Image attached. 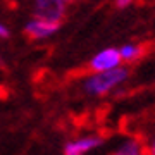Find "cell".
I'll return each mask as SVG.
<instances>
[{
    "mask_svg": "<svg viewBox=\"0 0 155 155\" xmlns=\"http://www.w3.org/2000/svg\"><path fill=\"white\" fill-rule=\"evenodd\" d=\"M129 78V69L127 67H114L110 71L104 72H91L86 79H84V91L93 97H102L114 91L119 88L122 83H126Z\"/></svg>",
    "mask_w": 155,
    "mask_h": 155,
    "instance_id": "obj_1",
    "label": "cell"
},
{
    "mask_svg": "<svg viewBox=\"0 0 155 155\" xmlns=\"http://www.w3.org/2000/svg\"><path fill=\"white\" fill-rule=\"evenodd\" d=\"M35 17L45 21L62 22L66 17V2L64 0H35Z\"/></svg>",
    "mask_w": 155,
    "mask_h": 155,
    "instance_id": "obj_2",
    "label": "cell"
},
{
    "mask_svg": "<svg viewBox=\"0 0 155 155\" xmlns=\"http://www.w3.org/2000/svg\"><path fill=\"white\" fill-rule=\"evenodd\" d=\"M122 64L121 55H119V48L109 47V48L100 50L97 55L91 57V61L88 62V69L91 72H104L110 71L114 67H119Z\"/></svg>",
    "mask_w": 155,
    "mask_h": 155,
    "instance_id": "obj_3",
    "label": "cell"
},
{
    "mask_svg": "<svg viewBox=\"0 0 155 155\" xmlns=\"http://www.w3.org/2000/svg\"><path fill=\"white\" fill-rule=\"evenodd\" d=\"M104 143V140L100 136H84V138H78L74 141L64 147V155H86L88 152L98 148Z\"/></svg>",
    "mask_w": 155,
    "mask_h": 155,
    "instance_id": "obj_4",
    "label": "cell"
},
{
    "mask_svg": "<svg viewBox=\"0 0 155 155\" xmlns=\"http://www.w3.org/2000/svg\"><path fill=\"white\" fill-rule=\"evenodd\" d=\"M59 28H61V22L45 21V19L35 17L26 24L24 33L28 35L29 38H45V36H50L52 33H55Z\"/></svg>",
    "mask_w": 155,
    "mask_h": 155,
    "instance_id": "obj_5",
    "label": "cell"
},
{
    "mask_svg": "<svg viewBox=\"0 0 155 155\" xmlns=\"http://www.w3.org/2000/svg\"><path fill=\"white\" fill-rule=\"evenodd\" d=\"M112 155H147L145 145L136 138H127Z\"/></svg>",
    "mask_w": 155,
    "mask_h": 155,
    "instance_id": "obj_6",
    "label": "cell"
},
{
    "mask_svg": "<svg viewBox=\"0 0 155 155\" xmlns=\"http://www.w3.org/2000/svg\"><path fill=\"white\" fill-rule=\"evenodd\" d=\"M119 55L122 62H134L143 55V47L136 43H126L119 48Z\"/></svg>",
    "mask_w": 155,
    "mask_h": 155,
    "instance_id": "obj_7",
    "label": "cell"
},
{
    "mask_svg": "<svg viewBox=\"0 0 155 155\" xmlns=\"http://www.w3.org/2000/svg\"><path fill=\"white\" fill-rule=\"evenodd\" d=\"M145 152H147V155H155V134L148 140V143L145 145Z\"/></svg>",
    "mask_w": 155,
    "mask_h": 155,
    "instance_id": "obj_8",
    "label": "cell"
},
{
    "mask_svg": "<svg viewBox=\"0 0 155 155\" xmlns=\"http://www.w3.org/2000/svg\"><path fill=\"white\" fill-rule=\"evenodd\" d=\"M134 0H116V5L119 7V9H124V7H127V5H131Z\"/></svg>",
    "mask_w": 155,
    "mask_h": 155,
    "instance_id": "obj_9",
    "label": "cell"
},
{
    "mask_svg": "<svg viewBox=\"0 0 155 155\" xmlns=\"http://www.w3.org/2000/svg\"><path fill=\"white\" fill-rule=\"evenodd\" d=\"M9 36V31H7V28H4L2 24H0V38H7Z\"/></svg>",
    "mask_w": 155,
    "mask_h": 155,
    "instance_id": "obj_10",
    "label": "cell"
},
{
    "mask_svg": "<svg viewBox=\"0 0 155 155\" xmlns=\"http://www.w3.org/2000/svg\"><path fill=\"white\" fill-rule=\"evenodd\" d=\"M64 2H66V4H71V2H74V0H64Z\"/></svg>",
    "mask_w": 155,
    "mask_h": 155,
    "instance_id": "obj_11",
    "label": "cell"
}]
</instances>
